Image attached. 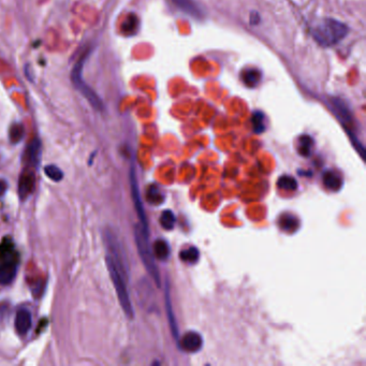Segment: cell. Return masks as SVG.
I'll return each instance as SVG.
<instances>
[{
  "instance_id": "7a4b0ae2",
  "label": "cell",
  "mask_w": 366,
  "mask_h": 366,
  "mask_svg": "<svg viewBox=\"0 0 366 366\" xmlns=\"http://www.w3.org/2000/svg\"><path fill=\"white\" fill-rule=\"evenodd\" d=\"M18 253L10 237H6L0 243V284H11L17 274Z\"/></svg>"
},
{
  "instance_id": "7c38bea8",
  "label": "cell",
  "mask_w": 366,
  "mask_h": 366,
  "mask_svg": "<svg viewBox=\"0 0 366 366\" xmlns=\"http://www.w3.org/2000/svg\"><path fill=\"white\" fill-rule=\"evenodd\" d=\"M171 2L176 8H178L179 10H181L182 12H185L191 16H195L198 18L203 16L202 10L200 9V7L195 3V0H171Z\"/></svg>"
},
{
  "instance_id": "d4e9b609",
  "label": "cell",
  "mask_w": 366,
  "mask_h": 366,
  "mask_svg": "<svg viewBox=\"0 0 366 366\" xmlns=\"http://www.w3.org/2000/svg\"><path fill=\"white\" fill-rule=\"evenodd\" d=\"M44 172L46 176L54 181H60L64 178V173L63 171L54 165L46 166L44 168Z\"/></svg>"
},
{
  "instance_id": "9c48e42d",
  "label": "cell",
  "mask_w": 366,
  "mask_h": 366,
  "mask_svg": "<svg viewBox=\"0 0 366 366\" xmlns=\"http://www.w3.org/2000/svg\"><path fill=\"white\" fill-rule=\"evenodd\" d=\"M41 152H42V144L39 139H34L25 150V160L27 165L37 167L39 165L40 158H41Z\"/></svg>"
},
{
  "instance_id": "8fae6325",
  "label": "cell",
  "mask_w": 366,
  "mask_h": 366,
  "mask_svg": "<svg viewBox=\"0 0 366 366\" xmlns=\"http://www.w3.org/2000/svg\"><path fill=\"white\" fill-rule=\"evenodd\" d=\"M330 104H331V109L333 110L334 114L343 123H349L351 120V114H350L348 105H347L342 99L333 97L330 100Z\"/></svg>"
},
{
  "instance_id": "ba28073f",
  "label": "cell",
  "mask_w": 366,
  "mask_h": 366,
  "mask_svg": "<svg viewBox=\"0 0 366 366\" xmlns=\"http://www.w3.org/2000/svg\"><path fill=\"white\" fill-rule=\"evenodd\" d=\"M181 348L187 352L194 353L199 351L202 346H203V340H202V336L194 331H190L186 333L180 341Z\"/></svg>"
},
{
  "instance_id": "5bb4252c",
  "label": "cell",
  "mask_w": 366,
  "mask_h": 366,
  "mask_svg": "<svg viewBox=\"0 0 366 366\" xmlns=\"http://www.w3.org/2000/svg\"><path fill=\"white\" fill-rule=\"evenodd\" d=\"M323 182H324V186L332 191H339L343 186L342 177L332 171L324 173Z\"/></svg>"
},
{
  "instance_id": "277c9868",
  "label": "cell",
  "mask_w": 366,
  "mask_h": 366,
  "mask_svg": "<svg viewBox=\"0 0 366 366\" xmlns=\"http://www.w3.org/2000/svg\"><path fill=\"white\" fill-rule=\"evenodd\" d=\"M105 260H107V266L109 269V273H110V276L112 279V283L115 287V290H116L123 311L125 314H126V316L128 318L132 319V318L134 317V311H133L132 303H131L130 296H129V293L127 290L126 278H125V276L120 273L118 267L115 265V263L112 261L111 258H109L107 256Z\"/></svg>"
},
{
  "instance_id": "e0dca14e",
  "label": "cell",
  "mask_w": 366,
  "mask_h": 366,
  "mask_svg": "<svg viewBox=\"0 0 366 366\" xmlns=\"http://www.w3.org/2000/svg\"><path fill=\"white\" fill-rule=\"evenodd\" d=\"M279 227L286 232H294L298 228V219L291 214L283 215L279 218Z\"/></svg>"
},
{
  "instance_id": "ffe728a7",
  "label": "cell",
  "mask_w": 366,
  "mask_h": 366,
  "mask_svg": "<svg viewBox=\"0 0 366 366\" xmlns=\"http://www.w3.org/2000/svg\"><path fill=\"white\" fill-rule=\"evenodd\" d=\"M179 257L184 262L196 263L200 257L199 249L197 247H189L187 249L181 250Z\"/></svg>"
},
{
  "instance_id": "2e32d148",
  "label": "cell",
  "mask_w": 366,
  "mask_h": 366,
  "mask_svg": "<svg viewBox=\"0 0 366 366\" xmlns=\"http://www.w3.org/2000/svg\"><path fill=\"white\" fill-rule=\"evenodd\" d=\"M138 27H139V18L136 14L131 13L126 17V20H125L124 23L121 24V32L125 35L131 36L137 33Z\"/></svg>"
},
{
  "instance_id": "5b68a950",
  "label": "cell",
  "mask_w": 366,
  "mask_h": 366,
  "mask_svg": "<svg viewBox=\"0 0 366 366\" xmlns=\"http://www.w3.org/2000/svg\"><path fill=\"white\" fill-rule=\"evenodd\" d=\"M134 239H136L138 252L144 266L146 267L147 272L154 279L156 286L160 288V275L158 272V267L155 264V261H154V255L151 254V249L148 243V235L143 232L140 225H137L136 229H134Z\"/></svg>"
},
{
  "instance_id": "484cf974",
  "label": "cell",
  "mask_w": 366,
  "mask_h": 366,
  "mask_svg": "<svg viewBox=\"0 0 366 366\" xmlns=\"http://www.w3.org/2000/svg\"><path fill=\"white\" fill-rule=\"evenodd\" d=\"M253 126L256 133H261L265 129L264 115L261 112H255L253 115Z\"/></svg>"
},
{
  "instance_id": "8992f818",
  "label": "cell",
  "mask_w": 366,
  "mask_h": 366,
  "mask_svg": "<svg viewBox=\"0 0 366 366\" xmlns=\"http://www.w3.org/2000/svg\"><path fill=\"white\" fill-rule=\"evenodd\" d=\"M130 185H131V195H132L134 207H136L139 219L141 221V225H140L141 229L143 230L144 233L148 235L147 218L145 215V211H144V206L142 203V199L140 196V190H139V186H138V180H137V176H136V171H134L133 167H131V170H130Z\"/></svg>"
},
{
  "instance_id": "4fadbf2b",
  "label": "cell",
  "mask_w": 366,
  "mask_h": 366,
  "mask_svg": "<svg viewBox=\"0 0 366 366\" xmlns=\"http://www.w3.org/2000/svg\"><path fill=\"white\" fill-rule=\"evenodd\" d=\"M167 288H166V310H167V314H168V319H169V323H170V327L173 336H174L175 340H178V327H177V323L175 320L174 317V313L172 311V305H171V298H170V291L168 288V282L166 284Z\"/></svg>"
},
{
  "instance_id": "d6986e66",
  "label": "cell",
  "mask_w": 366,
  "mask_h": 366,
  "mask_svg": "<svg viewBox=\"0 0 366 366\" xmlns=\"http://www.w3.org/2000/svg\"><path fill=\"white\" fill-rule=\"evenodd\" d=\"M25 134V128L22 124H13L10 127V131H9V139H10L11 143L16 144L24 138Z\"/></svg>"
},
{
  "instance_id": "52a82bcc",
  "label": "cell",
  "mask_w": 366,
  "mask_h": 366,
  "mask_svg": "<svg viewBox=\"0 0 366 366\" xmlns=\"http://www.w3.org/2000/svg\"><path fill=\"white\" fill-rule=\"evenodd\" d=\"M35 185H36L35 173L29 169H26L21 174L20 180H18V195H20L21 200L27 199L33 194Z\"/></svg>"
},
{
  "instance_id": "9a60e30c",
  "label": "cell",
  "mask_w": 366,
  "mask_h": 366,
  "mask_svg": "<svg viewBox=\"0 0 366 366\" xmlns=\"http://www.w3.org/2000/svg\"><path fill=\"white\" fill-rule=\"evenodd\" d=\"M152 252H154V257L161 260V261H166L170 256V247L169 244L167 243V240L161 238L157 239L152 245Z\"/></svg>"
},
{
  "instance_id": "44dd1931",
  "label": "cell",
  "mask_w": 366,
  "mask_h": 366,
  "mask_svg": "<svg viewBox=\"0 0 366 366\" xmlns=\"http://www.w3.org/2000/svg\"><path fill=\"white\" fill-rule=\"evenodd\" d=\"M175 221H176V218H175V215L173 214L172 210L167 209L163 211L160 216V224H161L162 228L166 230H172L173 228H174Z\"/></svg>"
},
{
  "instance_id": "cb8c5ba5",
  "label": "cell",
  "mask_w": 366,
  "mask_h": 366,
  "mask_svg": "<svg viewBox=\"0 0 366 366\" xmlns=\"http://www.w3.org/2000/svg\"><path fill=\"white\" fill-rule=\"evenodd\" d=\"M313 145V140L310 136H302L298 139V152L302 156H308L311 154V147Z\"/></svg>"
},
{
  "instance_id": "4316f807",
  "label": "cell",
  "mask_w": 366,
  "mask_h": 366,
  "mask_svg": "<svg viewBox=\"0 0 366 366\" xmlns=\"http://www.w3.org/2000/svg\"><path fill=\"white\" fill-rule=\"evenodd\" d=\"M8 190V182L6 179L0 178V197H3Z\"/></svg>"
},
{
  "instance_id": "30bf717a",
  "label": "cell",
  "mask_w": 366,
  "mask_h": 366,
  "mask_svg": "<svg viewBox=\"0 0 366 366\" xmlns=\"http://www.w3.org/2000/svg\"><path fill=\"white\" fill-rule=\"evenodd\" d=\"M32 324H33V318L30 313L27 310L22 308V310L16 313L14 325H15V330L18 334L20 335L27 334L28 331L30 330Z\"/></svg>"
},
{
  "instance_id": "603a6c76",
  "label": "cell",
  "mask_w": 366,
  "mask_h": 366,
  "mask_svg": "<svg viewBox=\"0 0 366 366\" xmlns=\"http://www.w3.org/2000/svg\"><path fill=\"white\" fill-rule=\"evenodd\" d=\"M277 185L281 189L287 191H294L297 189V181L292 176H287V175L282 176L278 179Z\"/></svg>"
},
{
  "instance_id": "ac0fdd59",
  "label": "cell",
  "mask_w": 366,
  "mask_h": 366,
  "mask_svg": "<svg viewBox=\"0 0 366 366\" xmlns=\"http://www.w3.org/2000/svg\"><path fill=\"white\" fill-rule=\"evenodd\" d=\"M242 80L249 87H255L261 81V73L256 69H248L242 73Z\"/></svg>"
},
{
  "instance_id": "7402d4cb",
  "label": "cell",
  "mask_w": 366,
  "mask_h": 366,
  "mask_svg": "<svg viewBox=\"0 0 366 366\" xmlns=\"http://www.w3.org/2000/svg\"><path fill=\"white\" fill-rule=\"evenodd\" d=\"M146 198L150 204H161L162 201L165 200V197H163L160 190L154 185L149 186L146 194Z\"/></svg>"
},
{
  "instance_id": "6da1fadb",
  "label": "cell",
  "mask_w": 366,
  "mask_h": 366,
  "mask_svg": "<svg viewBox=\"0 0 366 366\" xmlns=\"http://www.w3.org/2000/svg\"><path fill=\"white\" fill-rule=\"evenodd\" d=\"M348 26L334 18H324L314 28L315 41L323 46L330 47L341 42L348 34Z\"/></svg>"
},
{
  "instance_id": "3957f363",
  "label": "cell",
  "mask_w": 366,
  "mask_h": 366,
  "mask_svg": "<svg viewBox=\"0 0 366 366\" xmlns=\"http://www.w3.org/2000/svg\"><path fill=\"white\" fill-rule=\"evenodd\" d=\"M89 53H90L89 49L85 50L82 53V55L80 56V58L78 59V62L75 63L73 69H72V72H71V80H72L74 86L76 87V89L80 90L81 94H83L84 97L89 101V103L93 105V107L96 110L102 111L103 110V103H102L101 99L98 97V95L96 94L89 87V86L83 81V78H82L83 66H84L86 59H87Z\"/></svg>"
}]
</instances>
